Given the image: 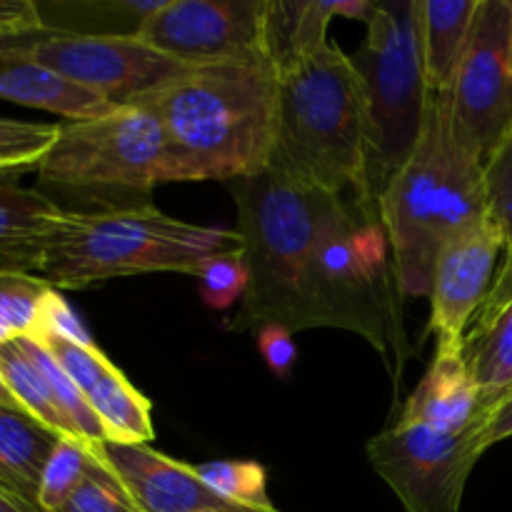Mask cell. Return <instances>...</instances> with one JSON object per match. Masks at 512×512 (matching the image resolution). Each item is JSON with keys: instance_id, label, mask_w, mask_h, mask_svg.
Listing matches in <instances>:
<instances>
[{"instance_id": "obj_39", "label": "cell", "mask_w": 512, "mask_h": 512, "mask_svg": "<svg viewBox=\"0 0 512 512\" xmlns=\"http://www.w3.org/2000/svg\"><path fill=\"white\" fill-rule=\"evenodd\" d=\"M510 65H512V0H510Z\"/></svg>"}, {"instance_id": "obj_20", "label": "cell", "mask_w": 512, "mask_h": 512, "mask_svg": "<svg viewBox=\"0 0 512 512\" xmlns=\"http://www.w3.org/2000/svg\"><path fill=\"white\" fill-rule=\"evenodd\" d=\"M465 360L485 408L493 413L500 400L512 393V303L490 325L468 330Z\"/></svg>"}, {"instance_id": "obj_19", "label": "cell", "mask_w": 512, "mask_h": 512, "mask_svg": "<svg viewBox=\"0 0 512 512\" xmlns=\"http://www.w3.org/2000/svg\"><path fill=\"white\" fill-rule=\"evenodd\" d=\"M60 438L33 415L0 405V483L38 505L40 478Z\"/></svg>"}, {"instance_id": "obj_23", "label": "cell", "mask_w": 512, "mask_h": 512, "mask_svg": "<svg viewBox=\"0 0 512 512\" xmlns=\"http://www.w3.org/2000/svg\"><path fill=\"white\" fill-rule=\"evenodd\" d=\"M20 340H23L25 350H28L30 358H33L35 365L40 368V373H43L45 380H48L55 405H58L60 415H63L65 423H68L70 430H73L75 440L90 445L93 450H100L105 443H110L108 433H105L98 415L93 413V408H90L88 400L83 398L78 385H75L73 380L65 375V370L55 363L53 355H50L35 338H20Z\"/></svg>"}, {"instance_id": "obj_14", "label": "cell", "mask_w": 512, "mask_h": 512, "mask_svg": "<svg viewBox=\"0 0 512 512\" xmlns=\"http://www.w3.org/2000/svg\"><path fill=\"white\" fill-rule=\"evenodd\" d=\"M100 458L140 512H243L225 503L195 468L140 443H105Z\"/></svg>"}, {"instance_id": "obj_4", "label": "cell", "mask_w": 512, "mask_h": 512, "mask_svg": "<svg viewBox=\"0 0 512 512\" xmlns=\"http://www.w3.org/2000/svg\"><path fill=\"white\" fill-rule=\"evenodd\" d=\"M378 213L398 288L410 298L430 295V273L445 240L490 218L485 155L455 120L450 88L428 93L415 148L385 183Z\"/></svg>"}, {"instance_id": "obj_1", "label": "cell", "mask_w": 512, "mask_h": 512, "mask_svg": "<svg viewBox=\"0 0 512 512\" xmlns=\"http://www.w3.org/2000/svg\"><path fill=\"white\" fill-rule=\"evenodd\" d=\"M133 103L160 123V183H233L263 173L273 158L278 73L270 55L190 65Z\"/></svg>"}, {"instance_id": "obj_9", "label": "cell", "mask_w": 512, "mask_h": 512, "mask_svg": "<svg viewBox=\"0 0 512 512\" xmlns=\"http://www.w3.org/2000/svg\"><path fill=\"white\" fill-rule=\"evenodd\" d=\"M270 0H163L138 38L185 65L268 55Z\"/></svg>"}, {"instance_id": "obj_32", "label": "cell", "mask_w": 512, "mask_h": 512, "mask_svg": "<svg viewBox=\"0 0 512 512\" xmlns=\"http://www.w3.org/2000/svg\"><path fill=\"white\" fill-rule=\"evenodd\" d=\"M258 348L268 368L278 378H288L295 360H298V345H295L293 333L280 328V325H265L258 330Z\"/></svg>"}, {"instance_id": "obj_6", "label": "cell", "mask_w": 512, "mask_h": 512, "mask_svg": "<svg viewBox=\"0 0 512 512\" xmlns=\"http://www.w3.org/2000/svg\"><path fill=\"white\" fill-rule=\"evenodd\" d=\"M163 133L143 105H118L100 118L60 125L50 153L35 168L38 190L65 213H108L150 205L160 185Z\"/></svg>"}, {"instance_id": "obj_30", "label": "cell", "mask_w": 512, "mask_h": 512, "mask_svg": "<svg viewBox=\"0 0 512 512\" xmlns=\"http://www.w3.org/2000/svg\"><path fill=\"white\" fill-rule=\"evenodd\" d=\"M53 512H140L108 463L83 480Z\"/></svg>"}, {"instance_id": "obj_16", "label": "cell", "mask_w": 512, "mask_h": 512, "mask_svg": "<svg viewBox=\"0 0 512 512\" xmlns=\"http://www.w3.org/2000/svg\"><path fill=\"white\" fill-rule=\"evenodd\" d=\"M0 100L25 105V108L48 110V113L65 118L68 123L100 118V115L118 108V105L108 103L103 95L73 83L48 65L38 63L30 55V48L0 53Z\"/></svg>"}, {"instance_id": "obj_12", "label": "cell", "mask_w": 512, "mask_h": 512, "mask_svg": "<svg viewBox=\"0 0 512 512\" xmlns=\"http://www.w3.org/2000/svg\"><path fill=\"white\" fill-rule=\"evenodd\" d=\"M508 240L493 220L460 230L443 243L430 273V333L435 345H463L488 300Z\"/></svg>"}, {"instance_id": "obj_33", "label": "cell", "mask_w": 512, "mask_h": 512, "mask_svg": "<svg viewBox=\"0 0 512 512\" xmlns=\"http://www.w3.org/2000/svg\"><path fill=\"white\" fill-rule=\"evenodd\" d=\"M510 303H512V243L505 248V258L503 263H500L498 275H495V283L493 288H490L488 300H485V305L480 308V313L475 315L470 330H480L485 328V325L493 323V320L500 315V310Z\"/></svg>"}, {"instance_id": "obj_21", "label": "cell", "mask_w": 512, "mask_h": 512, "mask_svg": "<svg viewBox=\"0 0 512 512\" xmlns=\"http://www.w3.org/2000/svg\"><path fill=\"white\" fill-rule=\"evenodd\" d=\"M335 18L330 0H270L268 55L273 63L298 58L328 43Z\"/></svg>"}, {"instance_id": "obj_37", "label": "cell", "mask_w": 512, "mask_h": 512, "mask_svg": "<svg viewBox=\"0 0 512 512\" xmlns=\"http://www.w3.org/2000/svg\"><path fill=\"white\" fill-rule=\"evenodd\" d=\"M0 512H43L38 505H33L30 500H25L23 495H18L15 490H10L8 485L0 483Z\"/></svg>"}, {"instance_id": "obj_25", "label": "cell", "mask_w": 512, "mask_h": 512, "mask_svg": "<svg viewBox=\"0 0 512 512\" xmlns=\"http://www.w3.org/2000/svg\"><path fill=\"white\" fill-rule=\"evenodd\" d=\"M105 460L100 458V450L80 443L73 438H60L55 450L45 463L43 478H40L38 505L43 512L58 510L70 493L83 483L88 475L100 470Z\"/></svg>"}, {"instance_id": "obj_2", "label": "cell", "mask_w": 512, "mask_h": 512, "mask_svg": "<svg viewBox=\"0 0 512 512\" xmlns=\"http://www.w3.org/2000/svg\"><path fill=\"white\" fill-rule=\"evenodd\" d=\"M250 283L233 328L280 325L290 333L338 328L320 278V250L343 195L288 178L273 168L233 180Z\"/></svg>"}, {"instance_id": "obj_40", "label": "cell", "mask_w": 512, "mask_h": 512, "mask_svg": "<svg viewBox=\"0 0 512 512\" xmlns=\"http://www.w3.org/2000/svg\"><path fill=\"white\" fill-rule=\"evenodd\" d=\"M0 175H13V173H3V170H0Z\"/></svg>"}, {"instance_id": "obj_31", "label": "cell", "mask_w": 512, "mask_h": 512, "mask_svg": "<svg viewBox=\"0 0 512 512\" xmlns=\"http://www.w3.org/2000/svg\"><path fill=\"white\" fill-rule=\"evenodd\" d=\"M40 335H58V338H68L73 343H95L88 330H85V325L80 323L78 315H75V310L65 303L60 290L55 288L45 298L43 310H40L38 333L33 338H40Z\"/></svg>"}, {"instance_id": "obj_28", "label": "cell", "mask_w": 512, "mask_h": 512, "mask_svg": "<svg viewBox=\"0 0 512 512\" xmlns=\"http://www.w3.org/2000/svg\"><path fill=\"white\" fill-rule=\"evenodd\" d=\"M488 213L508 245L512 243V120L485 158Z\"/></svg>"}, {"instance_id": "obj_26", "label": "cell", "mask_w": 512, "mask_h": 512, "mask_svg": "<svg viewBox=\"0 0 512 512\" xmlns=\"http://www.w3.org/2000/svg\"><path fill=\"white\" fill-rule=\"evenodd\" d=\"M50 285L33 273H0V345L38 333Z\"/></svg>"}, {"instance_id": "obj_17", "label": "cell", "mask_w": 512, "mask_h": 512, "mask_svg": "<svg viewBox=\"0 0 512 512\" xmlns=\"http://www.w3.org/2000/svg\"><path fill=\"white\" fill-rule=\"evenodd\" d=\"M18 175H0V273H40L63 210Z\"/></svg>"}, {"instance_id": "obj_38", "label": "cell", "mask_w": 512, "mask_h": 512, "mask_svg": "<svg viewBox=\"0 0 512 512\" xmlns=\"http://www.w3.org/2000/svg\"><path fill=\"white\" fill-rule=\"evenodd\" d=\"M0 405H3V408H13V410H23L18 405V400L13 398V393H10V388L8 385H5V378H3V373H0ZM25 413V410H23Z\"/></svg>"}, {"instance_id": "obj_11", "label": "cell", "mask_w": 512, "mask_h": 512, "mask_svg": "<svg viewBox=\"0 0 512 512\" xmlns=\"http://www.w3.org/2000/svg\"><path fill=\"white\" fill-rule=\"evenodd\" d=\"M30 55L113 105H130L190 68L150 48L138 35L55 33L30 48Z\"/></svg>"}, {"instance_id": "obj_5", "label": "cell", "mask_w": 512, "mask_h": 512, "mask_svg": "<svg viewBox=\"0 0 512 512\" xmlns=\"http://www.w3.org/2000/svg\"><path fill=\"white\" fill-rule=\"evenodd\" d=\"M238 250H243L238 230L178 220L153 203L108 213H65L38 275L55 290L145 273L195 278L213 258Z\"/></svg>"}, {"instance_id": "obj_15", "label": "cell", "mask_w": 512, "mask_h": 512, "mask_svg": "<svg viewBox=\"0 0 512 512\" xmlns=\"http://www.w3.org/2000/svg\"><path fill=\"white\" fill-rule=\"evenodd\" d=\"M488 418L490 410L465 360V343L435 345L433 363L410 393L400 420L428 425L440 433H465Z\"/></svg>"}, {"instance_id": "obj_24", "label": "cell", "mask_w": 512, "mask_h": 512, "mask_svg": "<svg viewBox=\"0 0 512 512\" xmlns=\"http://www.w3.org/2000/svg\"><path fill=\"white\" fill-rule=\"evenodd\" d=\"M195 475L225 503L243 512H280L268 495V473L258 460H210Z\"/></svg>"}, {"instance_id": "obj_7", "label": "cell", "mask_w": 512, "mask_h": 512, "mask_svg": "<svg viewBox=\"0 0 512 512\" xmlns=\"http://www.w3.org/2000/svg\"><path fill=\"white\" fill-rule=\"evenodd\" d=\"M353 63L363 75L373 113L375 160L370 188L380 200L385 183L415 148L428 105L418 0L375 3Z\"/></svg>"}, {"instance_id": "obj_3", "label": "cell", "mask_w": 512, "mask_h": 512, "mask_svg": "<svg viewBox=\"0 0 512 512\" xmlns=\"http://www.w3.org/2000/svg\"><path fill=\"white\" fill-rule=\"evenodd\" d=\"M275 143L268 168L343 195L380 223L370 188L375 160V125L370 98L353 58L328 40L298 58L275 63Z\"/></svg>"}, {"instance_id": "obj_8", "label": "cell", "mask_w": 512, "mask_h": 512, "mask_svg": "<svg viewBox=\"0 0 512 512\" xmlns=\"http://www.w3.org/2000/svg\"><path fill=\"white\" fill-rule=\"evenodd\" d=\"M483 425L465 433H440L398 420L370 438L365 450L405 512H460L470 473L485 455Z\"/></svg>"}, {"instance_id": "obj_13", "label": "cell", "mask_w": 512, "mask_h": 512, "mask_svg": "<svg viewBox=\"0 0 512 512\" xmlns=\"http://www.w3.org/2000/svg\"><path fill=\"white\" fill-rule=\"evenodd\" d=\"M38 340L78 385L83 398L98 415L110 443L150 445L153 430V403L125 378L123 370L108 360L95 343H73L58 335H40Z\"/></svg>"}, {"instance_id": "obj_18", "label": "cell", "mask_w": 512, "mask_h": 512, "mask_svg": "<svg viewBox=\"0 0 512 512\" xmlns=\"http://www.w3.org/2000/svg\"><path fill=\"white\" fill-rule=\"evenodd\" d=\"M480 0H418L420 50L428 90L453 88Z\"/></svg>"}, {"instance_id": "obj_22", "label": "cell", "mask_w": 512, "mask_h": 512, "mask_svg": "<svg viewBox=\"0 0 512 512\" xmlns=\"http://www.w3.org/2000/svg\"><path fill=\"white\" fill-rule=\"evenodd\" d=\"M0 373H3L5 385H8L13 398L18 400L25 413L33 415L38 423H43L53 433L75 440L73 430H70V425L65 423L58 405H55L48 380L40 373V368L30 358L20 338L0 345Z\"/></svg>"}, {"instance_id": "obj_27", "label": "cell", "mask_w": 512, "mask_h": 512, "mask_svg": "<svg viewBox=\"0 0 512 512\" xmlns=\"http://www.w3.org/2000/svg\"><path fill=\"white\" fill-rule=\"evenodd\" d=\"M60 135L58 123L0 118V170L23 175L35 170Z\"/></svg>"}, {"instance_id": "obj_34", "label": "cell", "mask_w": 512, "mask_h": 512, "mask_svg": "<svg viewBox=\"0 0 512 512\" xmlns=\"http://www.w3.org/2000/svg\"><path fill=\"white\" fill-rule=\"evenodd\" d=\"M43 13L33 0H0V33L43 30Z\"/></svg>"}, {"instance_id": "obj_29", "label": "cell", "mask_w": 512, "mask_h": 512, "mask_svg": "<svg viewBox=\"0 0 512 512\" xmlns=\"http://www.w3.org/2000/svg\"><path fill=\"white\" fill-rule=\"evenodd\" d=\"M195 278H198L200 295H203V300L210 308H230L235 300H243L250 283V270L248 263H245V253L238 250V253L218 255Z\"/></svg>"}, {"instance_id": "obj_35", "label": "cell", "mask_w": 512, "mask_h": 512, "mask_svg": "<svg viewBox=\"0 0 512 512\" xmlns=\"http://www.w3.org/2000/svg\"><path fill=\"white\" fill-rule=\"evenodd\" d=\"M508 438H512V393L505 395L498 408L485 420L483 430H480V445H483V450H488L495 443Z\"/></svg>"}, {"instance_id": "obj_10", "label": "cell", "mask_w": 512, "mask_h": 512, "mask_svg": "<svg viewBox=\"0 0 512 512\" xmlns=\"http://www.w3.org/2000/svg\"><path fill=\"white\" fill-rule=\"evenodd\" d=\"M455 120L488 158L512 120L510 0H480L453 78Z\"/></svg>"}, {"instance_id": "obj_36", "label": "cell", "mask_w": 512, "mask_h": 512, "mask_svg": "<svg viewBox=\"0 0 512 512\" xmlns=\"http://www.w3.org/2000/svg\"><path fill=\"white\" fill-rule=\"evenodd\" d=\"M55 33H60V30L43 28V30H30V33H0V53H8V50L33 48V45L53 38Z\"/></svg>"}]
</instances>
